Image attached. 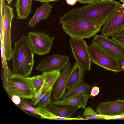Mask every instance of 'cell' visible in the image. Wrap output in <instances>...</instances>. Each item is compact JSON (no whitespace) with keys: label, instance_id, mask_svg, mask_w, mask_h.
Segmentation results:
<instances>
[{"label":"cell","instance_id":"5","mask_svg":"<svg viewBox=\"0 0 124 124\" xmlns=\"http://www.w3.org/2000/svg\"><path fill=\"white\" fill-rule=\"evenodd\" d=\"M26 37L33 51L39 56L50 52L55 38L45 32L35 31L29 32Z\"/></svg>","mask_w":124,"mask_h":124},{"label":"cell","instance_id":"13","mask_svg":"<svg viewBox=\"0 0 124 124\" xmlns=\"http://www.w3.org/2000/svg\"><path fill=\"white\" fill-rule=\"evenodd\" d=\"M12 17L9 15L4 16L3 20V43L7 61L12 58V52L11 47V28Z\"/></svg>","mask_w":124,"mask_h":124},{"label":"cell","instance_id":"33","mask_svg":"<svg viewBox=\"0 0 124 124\" xmlns=\"http://www.w3.org/2000/svg\"><path fill=\"white\" fill-rule=\"evenodd\" d=\"M9 4H10L12 0H6Z\"/></svg>","mask_w":124,"mask_h":124},{"label":"cell","instance_id":"7","mask_svg":"<svg viewBox=\"0 0 124 124\" xmlns=\"http://www.w3.org/2000/svg\"><path fill=\"white\" fill-rule=\"evenodd\" d=\"M89 47L91 60L94 63L116 73L122 71L118 67L116 59L92 43Z\"/></svg>","mask_w":124,"mask_h":124},{"label":"cell","instance_id":"23","mask_svg":"<svg viewBox=\"0 0 124 124\" xmlns=\"http://www.w3.org/2000/svg\"><path fill=\"white\" fill-rule=\"evenodd\" d=\"M84 109L83 113L85 117L84 120L93 119L104 120L101 115L97 113L91 107H88Z\"/></svg>","mask_w":124,"mask_h":124},{"label":"cell","instance_id":"22","mask_svg":"<svg viewBox=\"0 0 124 124\" xmlns=\"http://www.w3.org/2000/svg\"><path fill=\"white\" fill-rule=\"evenodd\" d=\"M53 87L44 83L37 95L31 99V103L33 106H36L37 104L42 98L50 89Z\"/></svg>","mask_w":124,"mask_h":124},{"label":"cell","instance_id":"14","mask_svg":"<svg viewBox=\"0 0 124 124\" xmlns=\"http://www.w3.org/2000/svg\"><path fill=\"white\" fill-rule=\"evenodd\" d=\"M85 70L77 62L70 69L68 77L66 89L67 91L83 82Z\"/></svg>","mask_w":124,"mask_h":124},{"label":"cell","instance_id":"3","mask_svg":"<svg viewBox=\"0 0 124 124\" xmlns=\"http://www.w3.org/2000/svg\"><path fill=\"white\" fill-rule=\"evenodd\" d=\"M3 86L10 96L16 95L21 99H32L35 94L27 77L13 73L3 78Z\"/></svg>","mask_w":124,"mask_h":124},{"label":"cell","instance_id":"19","mask_svg":"<svg viewBox=\"0 0 124 124\" xmlns=\"http://www.w3.org/2000/svg\"><path fill=\"white\" fill-rule=\"evenodd\" d=\"M93 87L85 82L75 86L66 92L63 96L62 100L65 99L73 96L82 93L90 95L91 91Z\"/></svg>","mask_w":124,"mask_h":124},{"label":"cell","instance_id":"15","mask_svg":"<svg viewBox=\"0 0 124 124\" xmlns=\"http://www.w3.org/2000/svg\"><path fill=\"white\" fill-rule=\"evenodd\" d=\"M56 115L62 117L69 118L79 107L69 105H59L51 102L45 107Z\"/></svg>","mask_w":124,"mask_h":124},{"label":"cell","instance_id":"21","mask_svg":"<svg viewBox=\"0 0 124 124\" xmlns=\"http://www.w3.org/2000/svg\"><path fill=\"white\" fill-rule=\"evenodd\" d=\"M27 78L31 85L35 96L38 93L44 83L43 76L41 74Z\"/></svg>","mask_w":124,"mask_h":124},{"label":"cell","instance_id":"9","mask_svg":"<svg viewBox=\"0 0 124 124\" xmlns=\"http://www.w3.org/2000/svg\"><path fill=\"white\" fill-rule=\"evenodd\" d=\"M107 37L96 34L92 44L116 60L124 56V47Z\"/></svg>","mask_w":124,"mask_h":124},{"label":"cell","instance_id":"30","mask_svg":"<svg viewBox=\"0 0 124 124\" xmlns=\"http://www.w3.org/2000/svg\"><path fill=\"white\" fill-rule=\"evenodd\" d=\"M95 0H78V1L84 4H89Z\"/></svg>","mask_w":124,"mask_h":124},{"label":"cell","instance_id":"31","mask_svg":"<svg viewBox=\"0 0 124 124\" xmlns=\"http://www.w3.org/2000/svg\"><path fill=\"white\" fill-rule=\"evenodd\" d=\"M78 1V0H66L67 3L70 5H73Z\"/></svg>","mask_w":124,"mask_h":124},{"label":"cell","instance_id":"24","mask_svg":"<svg viewBox=\"0 0 124 124\" xmlns=\"http://www.w3.org/2000/svg\"><path fill=\"white\" fill-rule=\"evenodd\" d=\"M27 99H22L21 103L18 106V107L23 111H27L35 116H40L38 111L32 106Z\"/></svg>","mask_w":124,"mask_h":124},{"label":"cell","instance_id":"17","mask_svg":"<svg viewBox=\"0 0 124 124\" xmlns=\"http://www.w3.org/2000/svg\"><path fill=\"white\" fill-rule=\"evenodd\" d=\"M90 96V95L82 93L53 103L57 104L69 105L85 108H86L87 101Z\"/></svg>","mask_w":124,"mask_h":124},{"label":"cell","instance_id":"20","mask_svg":"<svg viewBox=\"0 0 124 124\" xmlns=\"http://www.w3.org/2000/svg\"><path fill=\"white\" fill-rule=\"evenodd\" d=\"M38 112L41 119L59 120H84L81 116L77 117L65 118L58 116L49 111L45 107L37 106L35 108Z\"/></svg>","mask_w":124,"mask_h":124},{"label":"cell","instance_id":"2","mask_svg":"<svg viewBox=\"0 0 124 124\" xmlns=\"http://www.w3.org/2000/svg\"><path fill=\"white\" fill-rule=\"evenodd\" d=\"M34 54L26 36H22L19 40L15 43L14 50L12 53L13 73L28 77L32 70Z\"/></svg>","mask_w":124,"mask_h":124},{"label":"cell","instance_id":"34","mask_svg":"<svg viewBox=\"0 0 124 124\" xmlns=\"http://www.w3.org/2000/svg\"><path fill=\"white\" fill-rule=\"evenodd\" d=\"M123 4H122V6L124 8V2H123Z\"/></svg>","mask_w":124,"mask_h":124},{"label":"cell","instance_id":"12","mask_svg":"<svg viewBox=\"0 0 124 124\" xmlns=\"http://www.w3.org/2000/svg\"><path fill=\"white\" fill-rule=\"evenodd\" d=\"M71 66L70 62L67 64L54 84L51 95V102H55L62 100L66 92L68 80Z\"/></svg>","mask_w":124,"mask_h":124},{"label":"cell","instance_id":"29","mask_svg":"<svg viewBox=\"0 0 124 124\" xmlns=\"http://www.w3.org/2000/svg\"><path fill=\"white\" fill-rule=\"evenodd\" d=\"M100 91L99 88L95 86L93 87L91 91L90 95L94 97L97 95L99 93Z\"/></svg>","mask_w":124,"mask_h":124},{"label":"cell","instance_id":"35","mask_svg":"<svg viewBox=\"0 0 124 124\" xmlns=\"http://www.w3.org/2000/svg\"><path fill=\"white\" fill-rule=\"evenodd\" d=\"M120 1L121 2H124V0H120Z\"/></svg>","mask_w":124,"mask_h":124},{"label":"cell","instance_id":"4","mask_svg":"<svg viewBox=\"0 0 124 124\" xmlns=\"http://www.w3.org/2000/svg\"><path fill=\"white\" fill-rule=\"evenodd\" d=\"M64 31L71 38L83 39L94 36L101 27L96 23L81 21L62 25Z\"/></svg>","mask_w":124,"mask_h":124},{"label":"cell","instance_id":"6","mask_svg":"<svg viewBox=\"0 0 124 124\" xmlns=\"http://www.w3.org/2000/svg\"><path fill=\"white\" fill-rule=\"evenodd\" d=\"M124 30V8L119 2L101 30L102 35L112 37Z\"/></svg>","mask_w":124,"mask_h":124},{"label":"cell","instance_id":"18","mask_svg":"<svg viewBox=\"0 0 124 124\" xmlns=\"http://www.w3.org/2000/svg\"><path fill=\"white\" fill-rule=\"evenodd\" d=\"M33 0H17L14 6L16 8L17 18L23 19L28 18L32 12Z\"/></svg>","mask_w":124,"mask_h":124},{"label":"cell","instance_id":"8","mask_svg":"<svg viewBox=\"0 0 124 124\" xmlns=\"http://www.w3.org/2000/svg\"><path fill=\"white\" fill-rule=\"evenodd\" d=\"M72 52L77 62L85 70H91L89 47L83 39L71 38L69 40Z\"/></svg>","mask_w":124,"mask_h":124},{"label":"cell","instance_id":"10","mask_svg":"<svg viewBox=\"0 0 124 124\" xmlns=\"http://www.w3.org/2000/svg\"><path fill=\"white\" fill-rule=\"evenodd\" d=\"M69 61V58L67 56L53 54L42 60L36 68L43 72L60 70L64 68Z\"/></svg>","mask_w":124,"mask_h":124},{"label":"cell","instance_id":"11","mask_svg":"<svg viewBox=\"0 0 124 124\" xmlns=\"http://www.w3.org/2000/svg\"><path fill=\"white\" fill-rule=\"evenodd\" d=\"M101 115L104 119L108 118L124 116V100L101 102L96 110Z\"/></svg>","mask_w":124,"mask_h":124},{"label":"cell","instance_id":"28","mask_svg":"<svg viewBox=\"0 0 124 124\" xmlns=\"http://www.w3.org/2000/svg\"><path fill=\"white\" fill-rule=\"evenodd\" d=\"M116 60L119 68L122 71H124V56Z\"/></svg>","mask_w":124,"mask_h":124},{"label":"cell","instance_id":"1","mask_svg":"<svg viewBox=\"0 0 124 124\" xmlns=\"http://www.w3.org/2000/svg\"><path fill=\"white\" fill-rule=\"evenodd\" d=\"M119 2L114 0H96L88 4L74 8L60 18L62 25L81 21L94 22L103 25Z\"/></svg>","mask_w":124,"mask_h":124},{"label":"cell","instance_id":"26","mask_svg":"<svg viewBox=\"0 0 124 124\" xmlns=\"http://www.w3.org/2000/svg\"><path fill=\"white\" fill-rule=\"evenodd\" d=\"M112 39L124 47V30L112 36Z\"/></svg>","mask_w":124,"mask_h":124},{"label":"cell","instance_id":"27","mask_svg":"<svg viewBox=\"0 0 124 124\" xmlns=\"http://www.w3.org/2000/svg\"><path fill=\"white\" fill-rule=\"evenodd\" d=\"M11 97L12 101L17 106L20 105L22 100L20 97L16 95H13Z\"/></svg>","mask_w":124,"mask_h":124},{"label":"cell","instance_id":"32","mask_svg":"<svg viewBox=\"0 0 124 124\" xmlns=\"http://www.w3.org/2000/svg\"><path fill=\"white\" fill-rule=\"evenodd\" d=\"M36 1H38L40 2H47L49 3L53 1H56L62 0H34Z\"/></svg>","mask_w":124,"mask_h":124},{"label":"cell","instance_id":"25","mask_svg":"<svg viewBox=\"0 0 124 124\" xmlns=\"http://www.w3.org/2000/svg\"><path fill=\"white\" fill-rule=\"evenodd\" d=\"M52 89L49 90L39 102L36 106L45 107L51 102L50 100L51 95Z\"/></svg>","mask_w":124,"mask_h":124},{"label":"cell","instance_id":"16","mask_svg":"<svg viewBox=\"0 0 124 124\" xmlns=\"http://www.w3.org/2000/svg\"><path fill=\"white\" fill-rule=\"evenodd\" d=\"M52 6L49 3L44 2L36 11L32 18L29 21L28 26L32 27L36 26L41 20L47 19L50 15Z\"/></svg>","mask_w":124,"mask_h":124}]
</instances>
